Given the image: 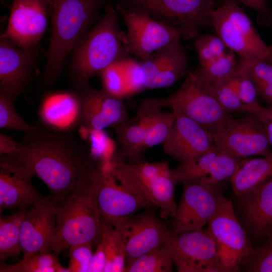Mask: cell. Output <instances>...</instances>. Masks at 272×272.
<instances>
[{
	"mask_svg": "<svg viewBox=\"0 0 272 272\" xmlns=\"http://www.w3.org/2000/svg\"><path fill=\"white\" fill-rule=\"evenodd\" d=\"M19 143H17L8 135L0 134V155L11 154L17 151Z\"/></svg>",
	"mask_w": 272,
	"mask_h": 272,
	"instance_id": "cell-45",
	"label": "cell"
},
{
	"mask_svg": "<svg viewBox=\"0 0 272 272\" xmlns=\"http://www.w3.org/2000/svg\"><path fill=\"white\" fill-rule=\"evenodd\" d=\"M194 47L197 53L199 65H202L223 55L228 48L217 35L197 34L194 38Z\"/></svg>",
	"mask_w": 272,
	"mask_h": 272,
	"instance_id": "cell-36",
	"label": "cell"
},
{
	"mask_svg": "<svg viewBox=\"0 0 272 272\" xmlns=\"http://www.w3.org/2000/svg\"><path fill=\"white\" fill-rule=\"evenodd\" d=\"M118 14L108 0L100 19L72 51L71 74L78 90L111 64L130 57L121 39Z\"/></svg>",
	"mask_w": 272,
	"mask_h": 272,
	"instance_id": "cell-3",
	"label": "cell"
},
{
	"mask_svg": "<svg viewBox=\"0 0 272 272\" xmlns=\"http://www.w3.org/2000/svg\"><path fill=\"white\" fill-rule=\"evenodd\" d=\"M208 85L216 100L228 112L246 113L243 103L226 81L215 82Z\"/></svg>",
	"mask_w": 272,
	"mask_h": 272,
	"instance_id": "cell-39",
	"label": "cell"
},
{
	"mask_svg": "<svg viewBox=\"0 0 272 272\" xmlns=\"http://www.w3.org/2000/svg\"><path fill=\"white\" fill-rule=\"evenodd\" d=\"M107 263V257L103 244L101 242L96 246L93 253L88 272H104Z\"/></svg>",
	"mask_w": 272,
	"mask_h": 272,
	"instance_id": "cell-43",
	"label": "cell"
},
{
	"mask_svg": "<svg viewBox=\"0 0 272 272\" xmlns=\"http://www.w3.org/2000/svg\"><path fill=\"white\" fill-rule=\"evenodd\" d=\"M58 254L53 252H32L24 255L23 259L15 263H1V272H70L63 267Z\"/></svg>",
	"mask_w": 272,
	"mask_h": 272,
	"instance_id": "cell-28",
	"label": "cell"
},
{
	"mask_svg": "<svg viewBox=\"0 0 272 272\" xmlns=\"http://www.w3.org/2000/svg\"><path fill=\"white\" fill-rule=\"evenodd\" d=\"M238 64L234 53L230 50L206 64L198 65L194 72L203 82L209 84L228 80L235 72Z\"/></svg>",
	"mask_w": 272,
	"mask_h": 272,
	"instance_id": "cell-31",
	"label": "cell"
},
{
	"mask_svg": "<svg viewBox=\"0 0 272 272\" xmlns=\"http://www.w3.org/2000/svg\"><path fill=\"white\" fill-rule=\"evenodd\" d=\"M174 265L165 243L127 264L123 272H171Z\"/></svg>",
	"mask_w": 272,
	"mask_h": 272,
	"instance_id": "cell-30",
	"label": "cell"
},
{
	"mask_svg": "<svg viewBox=\"0 0 272 272\" xmlns=\"http://www.w3.org/2000/svg\"><path fill=\"white\" fill-rule=\"evenodd\" d=\"M226 82L240 98L246 112L248 109L261 105L255 84L243 60L241 59L235 72Z\"/></svg>",
	"mask_w": 272,
	"mask_h": 272,
	"instance_id": "cell-32",
	"label": "cell"
},
{
	"mask_svg": "<svg viewBox=\"0 0 272 272\" xmlns=\"http://www.w3.org/2000/svg\"><path fill=\"white\" fill-rule=\"evenodd\" d=\"M166 107V98L142 100L135 116L115 127L120 146L118 158L128 163L145 161L142 153L152 117L157 110Z\"/></svg>",
	"mask_w": 272,
	"mask_h": 272,
	"instance_id": "cell-19",
	"label": "cell"
},
{
	"mask_svg": "<svg viewBox=\"0 0 272 272\" xmlns=\"http://www.w3.org/2000/svg\"><path fill=\"white\" fill-rule=\"evenodd\" d=\"M33 175L9 155L0 157V208L27 209L44 198L32 183Z\"/></svg>",
	"mask_w": 272,
	"mask_h": 272,
	"instance_id": "cell-20",
	"label": "cell"
},
{
	"mask_svg": "<svg viewBox=\"0 0 272 272\" xmlns=\"http://www.w3.org/2000/svg\"><path fill=\"white\" fill-rule=\"evenodd\" d=\"M175 115L171 130L162 143L167 155L183 162L194 159L215 146L210 133L205 127L186 117Z\"/></svg>",
	"mask_w": 272,
	"mask_h": 272,
	"instance_id": "cell-21",
	"label": "cell"
},
{
	"mask_svg": "<svg viewBox=\"0 0 272 272\" xmlns=\"http://www.w3.org/2000/svg\"><path fill=\"white\" fill-rule=\"evenodd\" d=\"M269 48L272 53V44L269 46Z\"/></svg>",
	"mask_w": 272,
	"mask_h": 272,
	"instance_id": "cell-46",
	"label": "cell"
},
{
	"mask_svg": "<svg viewBox=\"0 0 272 272\" xmlns=\"http://www.w3.org/2000/svg\"><path fill=\"white\" fill-rule=\"evenodd\" d=\"M242 159L214 146L194 159L179 162L172 171L177 181L182 184L196 181L219 184L231 178Z\"/></svg>",
	"mask_w": 272,
	"mask_h": 272,
	"instance_id": "cell-18",
	"label": "cell"
},
{
	"mask_svg": "<svg viewBox=\"0 0 272 272\" xmlns=\"http://www.w3.org/2000/svg\"><path fill=\"white\" fill-rule=\"evenodd\" d=\"M181 39L174 40L140 61L145 90L168 87L186 77L188 59Z\"/></svg>",
	"mask_w": 272,
	"mask_h": 272,
	"instance_id": "cell-15",
	"label": "cell"
},
{
	"mask_svg": "<svg viewBox=\"0 0 272 272\" xmlns=\"http://www.w3.org/2000/svg\"><path fill=\"white\" fill-rule=\"evenodd\" d=\"M215 245L222 272L240 270L254 247L230 199L224 200L207 229Z\"/></svg>",
	"mask_w": 272,
	"mask_h": 272,
	"instance_id": "cell-8",
	"label": "cell"
},
{
	"mask_svg": "<svg viewBox=\"0 0 272 272\" xmlns=\"http://www.w3.org/2000/svg\"><path fill=\"white\" fill-rule=\"evenodd\" d=\"M241 267L248 272H272V236L254 248Z\"/></svg>",
	"mask_w": 272,
	"mask_h": 272,
	"instance_id": "cell-38",
	"label": "cell"
},
{
	"mask_svg": "<svg viewBox=\"0 0 272 272\" xmlns=\"http://www.w3.org/2000/svg\"><path fill=\"white\" fill-rule=\"evenodd\" d=\"M208 131L215 146L231 155L243 158L272 154L262 123L253 113L230 116Z\"/></svg>",
	"mask_w": 272,
	"mask_h": 272,
	"instance_id": "cell-9",
	"label": "cell"
},
{
	"mask_svg": "<svg viewBox=\"0 0 272 272\" xmlns=\"http://www.w3.org/2000/svg\"><path fill=\"white\" fill-rule=\"evenodd\" d=\"M95 180L102 221L116 229L140 210L153 206L112 157L96 165Z\"/></svg>",
	"mask_w": 272,
	"mask_h": 272,
	"instance_id": "cell-5",
	"label": "cell"
},
{
	"mask_svg": "<svg viewBox=\"0 0 272 272\" xmlns=\"http://www.w3.org/2000/svg\"><path fill=\"white\" fill-rule=\"evenodd\" d=\"M82 96V123L89 130L115 127L128 119L122 99L89 85L78 90Z\"/></svg>",
	"mask_w": 272,
	"mask_h": 272,
	"instance_id": "cell-22",
	"label": "cell"
},
{
	"mask_svg": "<svg viewBox=\"0 0 272 272\" xmlns=\"http://www.w3.org/2000/svg\"><path fill=\"white\" fill-rule=\"evenodd\" d=\"M119 61L125 77L130 96L145 90L140 61L131 57Z\"/></svg>",
	"mask_w": 272,
	"mask_h": 272,
	"instance_id": "cell-41",
	"label": "cell"
},
{
	"mask_svg": "<svg viewBox=\"0 0 272 272\" xmlns=\"http://www.w3.org/2000/svg\"><path fill=\"white\" fill-rule=\"evenodd\" d=\"M56 205L51 195L45 196L27 210L21 226L20 241L24 255L53 252L57 233Z\"/></svg>",
	"mask_w": 272,
	"mask_h": 272,
	"instance_id": "cell-16",
	"label": "cell"
},
{
	"mask_svg": "<svg viewBox=\"0 0 272 272\" xmlns=\"http://www.w3.org/2000/svg\"><path fill=\"white\" fill-rule=\"evenodd\" d=\"M91 243L74 245L69 248V269L70 272H88L93 255Z\"/></svg>",
	"mask_w": 272,
	"mask_h": 272,
	"instance_id": "cell-40",
	"label": "cell"
},
{
	"mask_svg": "<svg viewBox=\"0 0 272 272\" xmlns=\"http://www.w3.org/2000/svg\"><path fill=\"white\" fill-rule=\"evenodd\" d=\"M131 8L176 27L211 28L216 0H127Z\"/></svg>",
	"mask_w": 272,
	"mask_h": 272,
	"instance_id": "cell-13",
	"label": "cell"
},
{
	"mask_svg": "<svg viewBox=\"0 0 272 272\" xmlns=\"http://www.w3.org/2000/svg\"><path fill=\"white\" fill-rule=\"evenodd\" d=\"M226 199L220 183H183V190L171 225L174 233L203 229Z\"/></svg>",
	"mask_w": 272,
	"mask_h": 272,
	"instance_id": "cell-11",
	"label": "cell"
},
{
	"mask_svg": "<svg viewBox=\"0 0 272 272\" xmlns=\"http://www.w3.org/2000/svg\"><path fill=\"white\" fill-rule=\"evenodd\" d=\"M178 272H222L207 230L173 233L165 243Z\"/></svg>",
	"mask_w": 272,
	"mask_h": 272,
	"instance_id": "cell-12",
	"label": "cell"
},
{
	"mask_svg": "<svg viewBox=\"0 0 272 272\" xmlns=\"http://www.w3.org/2000/svg\"><path fill=\"white\" fill-rule=\"evenodd\" d=\"M213 28L229 50L246 61H272V53L237 0H222L211 13Z\"/></svg>",
	"mask_w": 272,
	"mask_h": 272,
	"instance_id": "cell-6",
	"label": "cell"
},
{
	"mask_svg": "<svg viewBox=\"0 0 272 272\" xmlns=\"http://www.w3.org/2000/svg\"><path fill=\"white\" fill-rule=\"evenodd\" d=\"M242 60L245 63L255 84L258 97L266 104L267 107L272 106V61Z\"/></svg>",
	"mask_w": 272,
	"mask_h": 272,
	"instance_id": "cell-33",
	"label": "cell"
},
{
	"mask_svg": "<svg viewBox=\"0 0 272 272\" xmlns=\"http://www.w3.org/2000/svg\"><path fill=\"white\" fill-rule=\"evenodd\" d=\"M166 100L167 107L175 114L189 118L208 130L231 116L216 100L208 84L194 71H188L179 88Z\"/></svg>",
	"mask_w": 272,
	"mask_h": 272,
	"instance_id": "cell-10",
	"label": "cell"
},
{
	"mask_svg": "<svg viewBox=\"0 0 272 272\" xmlns=\"http://www.w3.org/2000/svg\"><path fill=\"white\" fill-rule=\"evenodd\" d=\"M238 1L266 17L272 25V13L268 8L266 0H238Z\"/></svg>",
	"mask_w": 272,
	"mask_h": 272,
	"instance_id": "cell-44",
	"label": "cell"
},
{
	"mask_svg": "<svg viewBox=\"0 0 272 272\" xmlns=\"http://www.w3.org/2000/svg\"><path fill=\"white\" fill-rule=\"evenodd\" d=\"M9 155L46 185L56 205L73 192L96 165L68 133L39 126L26 134L17 151Z\"/></svg>",
	"mask_w": 272,
	"mask_h": 272,
	"instance_id": "cell-1",
	"label": "cell"
},
{
	"mask_svg": "<svg viewBox=\"0 0 272 272\" xmlns=\"http://www.w3.org/2000/svg\"><path fill=\"white\" fill-rule=\"evenodd\" d=\"M247 113L255 114L264 126L268 141L272 147V106L263 107L259 106L247 110Z\"/></svg>",
	"mask_w": 272,
	"mask_h": 272,
	"instance_id": "cell-42",
	"label": "cell"
},
{
	"mask_svg": "<svg viewBox=\"0 0 272 272\" xmlns=\"http://www.w3.org/2000/svg\"><path fill=\"white\" fill-rule=\"evenodd\" d=\"M48 14L44 0H14L7 28L1 37L24 49L37 47L47 28Z\"/></svg>",
	"mask_w": 272,
	"mask_h": 272,
	"instance_id": "cell-14",
	"label": "cell"
},
{
	"mask_svg": "<svg viewBox=\"0 0 272 272\" xmlns=\"http://www.w3.org/2000/svg\"><path fill=\"white\" fill-rule=\"evenodd\" d=\"M82 112V96L79 91H57L43 97L38 117L42 126L68 133L81 124Z\"/></svg>",
	"mask_w": 272,
	"mask_h": 272,
	"instance_id": "cell-23",
	"label": "cell"
},
{
	"mask_svg": "<svg viewBox=\"0 0 272 272\" xmlns=\"http://www.w3.org/2000/svg\"><path fill=\"white\" fill-rule=\"evenodd\" d=\"M117 229L126 249V265L165 243L173 233L152 212L133 215Z\"/></svg>",
	"mask_w": 272,
	"mask_h": 272,
	"instance_id": "cell-17",
	"label": "cell"
},
{
	"mask_svg": "<svg viewBox=\"0 0 272 272\" xmlns=\"http://www.w3.org/2000/svg\"><path fill=\"white\" fill-rule=\"evenodd\" d=\"M37 47L24 49L7 38L0 39V91L16 98L30 77Z\"/></svg>",
	"mask_w": 272,
	"mask_h": 272,
	"instance_id": "cell-25",
	"label": "cell"
},
{
	"mask_svg": "<svg viewBox=\"0 0 272 272\" xmlns=\"http://www.w3.org/2000/svg\"><path fill=\"white\" fill-rule=\"evenodd\" d=\"M44 1L51 31L41 84L48 88L60 74L68 55L100 19V10L108 0Z\"/></svg>",
	"mask_w": 272,
	"mask_h": 272,
	"instance_id": "cell-2",
	"label": "cell"
},
{
	"mask_svg": "<svg viewBox=\"0 0 272 272\" xmlns=\"http://www.w3.org/2000/svg\"><path fill=\"white\" fill-rule=\"evenodd\" d=\"M119 61L107 66L102 71L100 76L103 90L113 96L123 99L130 96V95L125 77Z\"/></svg>",
	"mask_w": 272,
	"mask_h": 272,
	"instance_id": "cell-37",
	"label": "cell"
},
{
	"mask_svg": "<svg viewBox=\"0 0 272 272\" xmlns=\"http://www.w3.org/2000/svg\"><path fill=\"white\" fill-rule=\"evenodd\" d=\"M96 167L83 177L73 192L55 206L57 233L53 252L56 254L74 245L89 242L97 246L101 240L102 220L95 180Z\"/></svg>",
	"mask_w": 272,
	"mask_h": 272,
	"instance_id": "cell-4",
	"label": "cell"
},
{
	"mask_svg": "<svg viewBox=\"0 0 272 272\" xmlns=\"http://www.w3.org/2000/svg\"><path fill=\"white\" fill-rule=\"evenodd\" d=\"M175 118V115L173 112H163L161 109L154 113L144 145V151L163 143L171 130Z\"/></svg>",
	"mask_w": 272,
	"mask_h": 272,
	"instance_id": "cell-35",
	"label": "cell"
},
{
	"mask_svg": "<svg viewBox=\"0 0 272 272\" xmlns=\"http://www.w3.org/2000/svg\"><path fill=\"white\" fill-rule=\"evenodd\" d=\"M237 198L241 225L247 234L258 239L271 237L272 176Z\"/></svg>",
	"mask_w": 272,
	"mask_h": 272,
	"instance_id": "cell-24",
	"label": "cell"
},
{
	"mask_svg": "<svg viewBox=\"0 0 272 272\" xmlns=\"http://www.w3.org/2000/svg\"><path fill=\"white\" fill-rule=\"evenodd\" d=\"M26 208H20L0 219V260L5 262L9 258H15L22 252L21 226Z\"/></svg>",
	"mask_w": 272,
	"mask_h": 272,
	"instance_id": "cell-27",
	"label": "cell"
},
{
	"mask_svg": "<svg viewBox=\"0 0 272 272\" xmlns=\"http://www.w3.org/2000/svg\"><path fill=\"white\" fill-rule=\"evenodd\" d=\"M100 241L107 257L104 272H123L126 264V249L119 231L102 221Z\"/></svg>",
	"mask_w": 272,
	"mask_h": 272,
	"instance_id": "cell-29",
	"label": "cell"
},
{
	"mask_svg": "<svg viewBox=\"0 0 272 272\" xmlns=\"http://www.w3.org/2000/svg\"><path fill=\"white\" fill-rule=\"evenodd\" d=\"M272 176V154L262 158H243L230 178L237 198L260 185Z\"/></svg>",
	"mask_w": 272,
	"mask_h": 272,
	"instance_id": "cell-26",
	"label": "cell"
},
{
	"mask_svg": "<svg viewBox=\"0 0 272 272\" xmlns=\"http://www.w3.org/2000/svg\"><path fill=\"white\" fill-rule=\"evenodd\" d=\"M16 97L0 91V127L18 130L26 134L35 131L38 126L27 122L18 113L14 106Z\"/></svg>",
	"mask_w": 272,
	"mask_h": 272,
	"instance_id": "cell-34",
	"label": "cell"
},
{
	"mask_svg": "<svg viewBox=\"0 0 272 272\" xmlns=\"http://www.w3.org/2000/svg\"><path fill=\"white\" fill-rule=\"evenodd\" d=\"M116 9L126 27V32H122V42L129 54L140 60L177 38H194L198 34L196 29L167 24L137 9L120 5Z\"/></svg>",
	"mask_w": 272,
	"mask_h": 272,
	"instance_id": "cell-7",
	"label": "cell"
}]
</instances>
